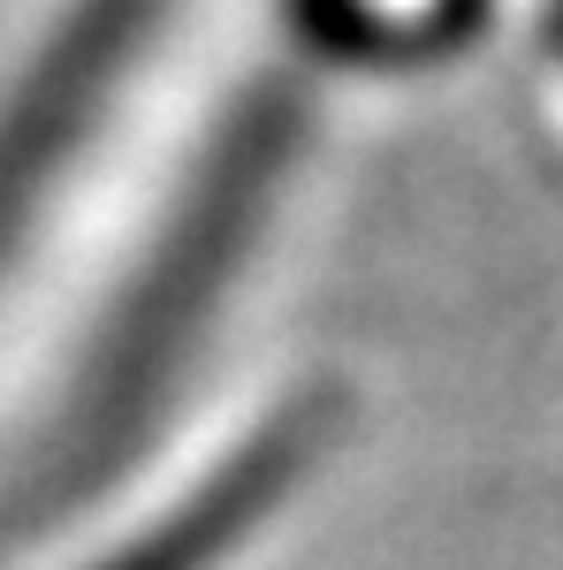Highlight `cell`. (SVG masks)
<instances>
[{
  "label": "cell",
  "mask_w": 563,
  "mask_h": 570,
  "mask_svg": "<svg viewBox=\"0 0 563 570\" xmlns=\"http://www.w3.org/2000/svg\"><path fill=\"white\" fill-rule=\"evenodd\" d=\"M320 441H328V411H320V403L274 411V419H266L260 434L244 441L191 502H175L145 540H130L123 556H107L99 570H206L252 518H266V510L298 487V472L312 464Z\"/></svg>",
  "instance_id": "cell-1"
}]
</instances>
